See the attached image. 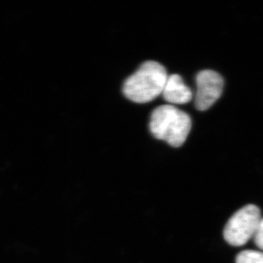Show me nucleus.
<instances>
[{"label":"nucleus","mask_w":263,"mask_h":263,"mask_svg":"<svg viewBox=\"0 0 263 263\" xmlns=\"http://www.w3.org/2000/svg\"><path fill=\"white\" fill-rule=\"evenodd\" d=\"M167 77L164 66L155 61L145 62L125 81L123 92L135 103H148L162 94Z\"/></svg>","instance_id":"f257e3e1"},{"label":"nucleus","mask_w":263,"mask_h":263,"mask_svg":"<svg viewBox=\"0 0 263 263\" xmlns=\"http://www.w3.org/2000/svg\"><path fill=\"white\" fill-rule=\"evenodd\" d=\"M191 118L173 105H161L151 116V133L173 147L182 146L191 130Z\"/></svg>","instance_id":"f03ea898"},{"label":"nucleus","mask_w":263,"mask_h":263,"mask_svg":"<svg viewBox=\"0 0 263 263\" xmlns=\"http://www.w3.org/2000/svg\"><path fill=\"white\" fill-rule=\"evenodd\" d=\"M261 219L260 209L253 204L245 205L233 214L227 222L224 238L234 247L245 245L254 238Z\"/></svg>","instance_id":"7ed1b4c3"},{"label":"nucleus","mask_w":263,"mask_h":263,"mask_svg":"<svg viewBox=\"0 0 263 263\" xmlns=\"http://www.w3.org/2000/svg\"><path fill=\"white\" fill-rule=\"evenodd\" d=\"M195 108L204 111L214 105L222 94L224 80L214 70H202L196 76Z\"/></svg>","instance_id":"20e7f679"},{"label":"nucleus","mask_w":263,"mask_h":263,"mask_svg":"<svg viewBox=\"0 0 263 263\" xmlns=\"http://www.w3.org/2000/svg\"><path fill=\"white\" fill-rule=\"evenodd\" d=\"M162 94L166 101L173 104H186L193 99L191 89L184 84L182 78L177 74L167 77Z\"/></svg>","instance_id":"39448f33"},{"label":"nucleus","mask_w":263,"mask_h":263,"mask_svg":"<svg viewBox=\"0 0 263 263\" xmlns=\"http://www.w3.org/2000/svg\"><path fill=\"white\" fill-rule=\"evenodd\" d=\"M235 263H263V252L246 250L237 255Z\"/></svg>","instance_id":"423d86ee"},{"label":"nucleus","mask_w":263,"mask_h":263,"mask_svg":"<svg viewBox=\"0 0 263 263\" xmlns=\"http://www.w3.org/2000/svg\"><path fill=\"white\" fill-rule=\"evenodd\" d=\"M253 239L256 246L263 251V218L261 219L258 229H257Z\"/></svg>","instance_id":"0eeeda50"}]
</instances>
